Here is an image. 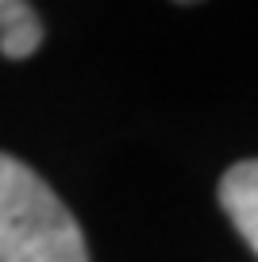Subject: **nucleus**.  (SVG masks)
Instances as JSON below:
<instances>
[{
  "mask_svg": "<svg viewBox=\"0 0 258 262\" xmlns=\"http://www.w3.org/2000/svg\"><path fill=\"white\" fill-rule=\"evenodd\" d=\"M31 16H35V8L24 4V0H0V42L8 39L24 19H31Z\"/></svg>",
  "mask_w": 258,
  "mask_h": 262,
  "instance_id": "obj_3",
  "label": "nucleus"
},
{
  "mask_svg": "<svg viewBox=\"0 0 258 262\" xmlns=\"http://www.w3.org/2000/svg\"><path fill=\"white\" fill-rule=\"evenodd\" d=\"M216 201L224 208V216L231 220V228L239 231V239L258 254V158L235 162L220 178Z\"/></svg>",
  "mask_w": 258,
  "mask_h": 262,
  "instance_id": "obj_2",
  "label": "nucleus"
},
{
  "mask_svg": "<svg viewBox=\"0 0 258 262\" xmlns=\"http://www.w3.org/2000/svg\"><path fill=\"white\" fill-rule=\"evenodd\" d=\"M0 262H89L81 224L27 162L0 150Z\"/></svg>",
  "mask_w": 258,
  "mask_h": 262,
  "instance_id": "obj_1",
  "label": "nucleus"
}]
</instances>
